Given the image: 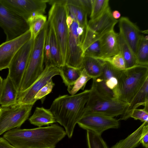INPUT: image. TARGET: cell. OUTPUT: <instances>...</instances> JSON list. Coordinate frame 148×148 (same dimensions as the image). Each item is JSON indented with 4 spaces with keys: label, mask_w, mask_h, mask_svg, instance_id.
<instances>
[{
    "label": "cell",
    "mask_w": 148,
    "mask_h": 148,
    "mask_svg": "<svg viewBox=\"0 0 148 148\" xmlns=\"http://www.w3.org/2000/svg\"><path fill=\"white\" fill-rule=\"evenodd\" d=\"M66 134L57 124L35 128H16L5 133L3 137L16 148H55Z\"/></svg>",
    "instance_id": "1"
},
{
    "label": "cell",
    "mask_w": 148,
    "mask_h": 148,
    "mask_svg": "<svg viewBox=\"0 0 148 148\" xmlns=\"http://www.w3.org/2000/svg\"><path fill=\"white\" fill-rule=\"evenodd\" d=\"M90 90H86L74 95L59 96L53 101L49 110L56 121L64 127L69 138L72 136L75 126L83 116Z\"/></svg>",
    "instance_id": "2"
},
{
    "label": "cell",
    "mask_w": 148,
    "mask_h": 148,
    "mask_svg": "<svg viewBox=\"0 0 148 148\" xmlns=\"http://www.w3.org/2000/svg\"><path fill=\"white\" fill-rule=\"evenodd\" d=\"M148 78V66L137 65L121 70L114 90L116 99L130 104Z\"/></svg>",
    "instance_id": "3"
},
{
    "label": "cell",
    "mask_w": 148,
    "mask_h": 148,
    "mask_svg": "<svg viewBox=\"0 0 148 148\" xmlns=\"http://www.w3.org/2000/svg\"><path fill=\"white\" fill-rule=\"evenodd\" d=\"M48 26L47 21L34 39L28 63L18 90L23 91L29 88L43 72L45 60V45Z\"/></svg>",
    "instance_id": "4"
},
{
    "label": "cell",
    "mask_w": 148,
    "mask_h": 148,
    "mask_svg": "<svg viewBox=\"0 0 148 148\" xmlns=\"http://www.w3.org/2000/svg\"><path fill=\"white\" fill-rule=\"evenodd\" d=\"M52 5L49 12L48 21L54 30L64 65L66 59L69 29L66 20L68 16L66 0H47Z\"/></svg>",
    "instance_id": "5"
},
{
    "label": "cell",
    "mask_w": 148,
    "mask_h": 148,
    "mask_svg": "<svg viewBox=\"0 0 148 148\" xmlns=\"http://www.w3.org/2000/svg\"><path fill=\"white\" fill-rule=\"evenodd\" d=\"M90 90L83 116L90 113H97L114 117L123 115L129 106V104L118 99H110L103 97L96 92L92 86Z\"/></svg>",
    "instance_id": "6"
},
{
    "label": "cell",
    "mask_w": 148,
    "mask_h": 148,
    "mask_svg": "<svg viewBox=\"0 0 148 148\" xmlns=\"http://www.w3.org/2000/svg\"><path fill=\"white\" fill-rule=\"evenodd\" d=\"M118 22L113 17L110 7L99 18L93 21L90 20L80 38L81 45L84 53L91 45L114 30Z\"/></svg>",
    "instance_id": "7"
},
{
    "label": "cell",
    "mask_w": 148,
    "mask_h": 148,
    "mask_svg": "<svg viewBox=\"0 0 148 148\" xmlns=\"http://www.w3.org/2000/svg\"><path fill=\"white\" fill-rule=\"evenodd\" d=\"M33 106L15 104L0 106V135L12 129L20 128L28 119Z\"/></svg>",
    "instance_id": "8"
},
{
    "label": "cell",
    "mask_w": 148,
    "mask_h": 148,
    "mask_svg": "<svg viewBox=\"0 0 148 148\" xmlns=\"http://www.w3.org/2000/svg\"><path fill=\"white\" fill-rule=\"evenodd\" d=\"M0 27L6 35V41L18 37L29 29L24 19L5 6L0 1Z\"/></svg>",
    "instance_id": "9"
},
{
    "label": "cell",
    "mask_w": 148,
    "mask_h": 148,
    "mask_svg": "<svg viewBox=\"0 0 148 148\" xmlns=\"http://www.w3.org/2000/svg\"><path fill=\"white\" fill-rule=\"evenodd\" d=\"M34 39L31 38L16 53L9 66L8 75L18 92L32 48Z\"/></svg>",
    "instance_id": "10"
},
{
    "label": "cell",
    "mask_w": 148,
    "mask_h": 148,
    "mask_svg": "<svg viewBox=\"0 0 148 148\" xmlns=\"http://www.w3.org/2000/svg\"><path fill=\"white\" fill-rule=\"evenodd\" d=\"M60 75L58 67L53 66H45L42 74L27 89L18 92L15 104L34 105L36 101L34 98L37 93L53 77Z\"/></svg>",
    "instance_id": "11"
},
{
    "label": "cell",
    "mask_w": 148,
    "mask_h": 148,
    "mask_svg": "<svg viewBox=\"0 0 148 148\" xmlns=\"http://www.w3.org/2000/svg\"><path fill=\"white\" fill-rule=\"evenodd\" d=\"M79 127L101 135L105 131L111 128H118L119 120L104 115L90 113L83 116L78 122Z\"/></svg>",
    "instance_id": "12"
},
{
    "label": "cell",
    "mask_w": 148,
    "mask_h": 148,
    "mask_svg": "<svg viewBox=\"0 0 148 148\" xmlns=\"http://www.w3.org/2000/svg\"><path fill=\"white\" fill-rule=\"evenodd\" d=\"M78 22L73 21L69 29L67 52L65 65L83 70L84 53L80 44V37L77 32Z\"/></svg>",
    "instance_id": "13"
},
{
    "label": "cell",
    "mask_w": 148,
    "mask_h": 148,
    "mask_svg": "<svg viewBox=\"0 0 148 148\" xmlns=\"http://www.w3.org/2000/svg\"><path fill=\"white\" fill-rule=\"evenodd\" d=\"M5 6L26 21L33 12H45L47 0H0Z\"/></svg>",
    "instance_id": "14"
},
{
    "label": "cell",
    "mask_w": 148,
    "mask_h": 148,
    "mask_svg": "<svg viewBox=\"0 0 148 148\" xmlns=\"http://www.w3.org/2000/svg\"><path fill=\"white\" fill-rule=\"evenodd\" d=\"M31 37V32L29 29L18 37L5 41L0 45V71L8 68L16 53Z\"/></svg>",
    "instance_id": "15"
},
{
    "label": "cell",
    "mask_w": 148,
    "mask_h": 148,
    "mask_svg": "<svg viewBox=\"0 0 148 148\" xmlns=\"http://www.w3.org/2000/svg\"><path fill=\"white\" fill-rule=\"evenodd\" d=\"M119 33L135 55L141 36L138 26L127 17H122L119 20Z\"/></svg>",
    "instance_id": "16"
},
{
    "label": "cell",
    "mask_w": 148,
    "mask_h": 148,
    "mask_svg": "<svg viewBox=\"0 0 148 148\" xmlns=\"http://www.w3.org/2000/svg\"><path fill=\"white\" fill-rule=\"evenodd\" d=\"M148 110V78L134 96L120 119L126 120L130 117L133 111L141 106Z\"/></svg>",
    "instance_id": "17"
},
{
    "label": "cell",
    "mask_w": 148,
    "mask_h": 148,
    "mask_svg": "<svg viewBox=\"0 0 148 148\" xmlns=\"http://www.w3.org/2000/svg\"><path fill=\"white\" fill-rule=\"evenodd\" d=\"M118 34L114 30L100 39L101 54L99 57L95 58L110 57L119 53Z\"/></svg>",
    "instance_id": "18"
},
{
    "label": "cell",
    "mask_w": 148,
    "mask_h": 148,
    "mask_svg": "<svg viewBox=\"0 0 148 148\" xmlns=\"http://www.w3.org/2000/svg\"><path fill=\"white\" fill-rule=\"evenodd\" d=\"M18 91L11 79L8 75L3 80V88L0 99L1 106H8L16 103Z\"/></svg>",
    "instance_id": "19"
},
{
    "label": "cell",
    "mask_w": 148,
    "mask_h": 148,
    "mask_svg": "<svg viewBox=\"0 0 148 148\" xmlns=\"http://www.w3.org/2000/svg\"><path fill=\"white\" fill-rule=\"evenodd\" d=\"M48 22L47 32L50 45L51 65L59 67L64 65L54 30L51 25Z\"/></svg>",
    "instance_id": "20"
},
{
    "label": "cell",
    "mask_w": 148,
    "mask_h": 148,
    "mask_svg": "<svg viewBox=\"0 0 148 148\" xmlns=\"http://www.w3.org/2000/svg\"><path fill=\"white\" fill-rule=\"evenodd\" d=\"M29 120L31 124L38 127L52 124L56 122L53 115L49 109L43 107H36L33 114Z\"/></svg>",
    "instance_id": "21"
},
{
    "label": "cell",
    "mask_w": 148,
    "mask_h": 148,
    "mask_svg": "<svg viewBox=\"0 0 148 148\" xmlns=\"http://www.w3.org/2000/svg\"><path fill=\"white\" fill-rule=\"evenodd\" d=\"M104 62L96 58L88 56H84L82 65L87 74L92 79L99 77L101 74Z\"/></svg>",
    "instance_id": "22"
},
{
    "label": "cell",
    "mask_w": 148,
    "mask_h": 148,
    "mask_svg": "<svg viewBox=\"0 0 148 148\" xmlns=\"http://www.w3.org/2000/svg\"><path fill=\"white\" fill-rule=\"evenodd\" d=\"M104 62L102 72L99 77L103 79L107 86L114 92L117 85L118 79L121 70H118L108 63Z\"/></svg>",
    "instance_id": "23"
},
{
    "label": "cell",
    "mask_w": 148,
    "mask_h": 148,
    "mask_svg": "<svg viewBox=\"0 0 148 148\" xmlns=\"http://www.w3.org/2000/svg\"><path fill=\"white\" fill-rule=\"evenodd\" d=\"M148 123H143L135 131L125 139L121 140L110 148H134L140 144V140L144 125Z\"/></svg>",
    "instance_id": "24"
},
{
    "label": "cell",
    "mask_w": 148,
    "mask_h": 148,
    "mask_svg": "<svg viewBox=\"0 0 148 148\" xmlns=\"http://www.w3.org/2000/svg\"><path fill=\"white\" fill-rule=\"evenodd\" d=\"M118 43L119 52L124 60L126 69L130 68L137 65L135 54L119 33Z\"/></svg>",
    "instance_id": "25"
},
{
    "label": "cell",
    "mask_w": 148,
    "mask_h": 148,
    "mask_svg": "<svg viewBox=\"0 0 148 148\" xmlns=\"http://www.w3.org/2000/svg\"><path fill=\"white\" fill-rule=\"evenodd\" d=\"M60 75L63 83L68 86L72 85L81 75L83 70L75 68L66 65L59 67Z\"/></svg>",
    "instance_id": "26"
},
{
    "label": "cell",
    "mask_w": 148,
    "mask_h": 148,
    "mask_svg": "<svg viewBox=\"0 0 148 148\" xmlns=\"http://www.w3.org/2000/svg\"><path fill=\"white\" fill-rule=\"evenodd\" d=\"M137 65L148 66V36L141 35L135 54Z\"/></svg>",
    "instance_id": "27"
},
{
    "label": "cell",
    "mask_w": 148,
    "mask_h": 148,
    "mask_svg": "<svg viewBox=\"0 0 148 148\" xmlns=\"http://www.w3.org/2000/svg\"><path fill=\"white\" fill-rule=\"evenodd\" d=\"M92 86L103 97L110 99H117L114 91L108 87L104 81L101 78L99 77L93 78Z\"/></svg>",
    "instance_id": "28"
},
{
    "label": "cell",
    "mask_w": 148,
    "mask_h": 148,
    "mask_svg": "<svg viewBox=\"0 0 148 148\" xmlns=\"http://www.w3.org/2000/svg\"><path fill=\"white\" fill-rule=\"evenodd\" d=\"M92 8L90 20H94L100 17L110 7L108 0H91Z\"/></svg>",
    "instance_id": "29"
},
{
    "label": "cell",
    "mask_w": 148,
    "mask_h": 148,
    "mask_svg": "<svg viewBox=\"0 0 148 148\" xmlns=\"http://www.w3.org/2000/svg\"><path fill=\"white\" fill-rule=\"evenodd\" d=\"M92 79L83 69L80 75L71 85L68 86L67 90L71 95H74L80 89L84 90L87 82Z\"/></svg>",
    "instance_id": "30"
},
{
    "label": "cell",
    "mask_w": 148,
    "mask_h": 148,
    "mask_svg": "<svg viewBox=\"0 0 148 148\" xmlns=\"http://www.w3.org/2000/svg\"><path fill=\"white\" fill-rule=\"evenodd\" d=\"M86 135L88 148H108L101 135L90 130H87Z\"/></svg>",
    "instance_id": "31"
},
{
    "label": "cell",
    "mask_w": 148,
    "mask_h": 148,
    "mask_svg": "<svg viewBox=\"0 0 148 148\" xmlns=\"http://www.w3.org/2000/svg\"><path fill=\"white\" fill-rule=\"evenodd\" d=\"M96 58L108 63L118 70H123L126 69L124 60L119 52L111 57Z\"/></svg>",
    "instance_id": "32"
},
{
    "label": "cell",
    "mask_w": 148,
    "mask_h": 148,
    "mask_svg": "<svg viewBox=\"0 0 148 148\" xmlns=\"http://www.w3.org/2000/svg\"><path fill=\"white\" fill-rule=\"evenodd\" d=\"M47 22V17L45 16L29 24L32 36L34 39L43 28Z\"/></svg>",
    "instance_id": "33"
},
{
    "label": "cell",
    "mask_w": 148,
    "mask_h": 148,
    "mask_svg": "<svg viewBox=\"0 0 148 148\" xmlns=\"http://www.w3.org/2000/svg\"><path fill=\"white\" fill-rule=\"evenodd\" d=\"M54 85L52 79H51L37 93L34 97L35 100L37 101L40 99L43 103L46 96L51 92Z\"/></svg>",
    "instance_id": "34"
},
{
    "label": "cell",
    "mask_w": 148,
    "mask_h": 148,
    "mask_svg": "<svg viewBox=\"0 0 148 148\" xmlns=\"http://www.w3.org/2000/svg\"><path fill=\"white\" fill-rule=\"evenodd\" d=\"M101 54L100 39L91 45L85 51L84 56L98 58Z\"/></svg>",
    "instance_id": "35"
},
{
    "label": "cell",
    "mask_w": 148,
    "mask_h": 148,
    "mask_svg": "<svg viewBox=\"0 0 148 148\" xmlns=\"http://www.w3.org/2000/svg\"><path fill=\"white\" fill-rule=\"evenodd\" d=\"M88 15L87 12L80 5L79 1L76 14V18L79 26L82 27L84 29L86 28L88 24Z\"/></svg>",
    "instance_id": "36"
},
{
    "label": "cell",
    "mask_w": 148,
    "mask_h": 148,
    "mask_svg": "<svg viewBox=\"0 0 148 148\" xmlns=\"http://www.w3.org/2000/svg\"><path fill=\"white\" fill-rule=\"evenodd\" d=\"M130 117L136 120H139L142 122L148 123V110L144 108L136 109L133 111Z\"/></svg>",
    "instance_id": "37"
},
{
    "label": "cell",
    "mask_w": 148,
    "mask_h": 148,
    "mask_svg": "<svg viewBox=\"0 0 148 148\" xmlns=\"http://www.w3.org/2000/svg\"><path fill=\"white\" fill-rule=\"evenodd\" d=\"M44 63L45 66H51V54L50 52V45L49 35L48 33L47 30V31L46 36L45 45Z\"/></svg>",
    "instance_id": "38"
},
{
    "label": "cell",
    "mask_w": 148,
    "mask_h": 148,
    "mask_svg": "<svg viewBox=\"0 0 148 148\" xmlns=\"http://www.w3.org/2000/svg\"><path fill=\"white\" fill-rule=\"evenodd\" d=\"M140 143L145 148H148V123L145 124L143 127Z\"/></svg>",
    "instance_id": "39"
},
{
    "label": "cell",
    "mask_w": 148,
    "mask_h": 148,
    "mask_svg": "<svg viewBox=\"0 0 148 148\" xmlns=\"http://www.w3.org/2000/svg\"><path fill=\"white\" fill-rule=\"evenodd\" d=\"M80 5L87 12L88 14H90L92 3L91 0H79Z\"/></svg>",
    "instance_id": "40"
},
{
    "label": "cell",
    "mask_w": 148,
    "mask_h": 148,
    "mask_svg": "<svg viewBox=\"0 0 148 148\" xmlns=\"http://www.w3.org/2000/svg\"><path fill=\"white\" fill-rule=\"evenodd\" d=\"M44 16L43 14L37 12H34L32 14L26 21L29 25L31 23L42 17Z\"/></svg>",
    "instance_id": "41"
},
{
    "label": "cell",
    "mask_w": 148,
    "mask_h": 148,
    "mask_svg": "<svg viewBox=\"0 0 148 148\" xmlns=\"http://www.w3.org/2000/svg\"><path fill=\"white\" fill-rule=\"evenodd\" d=\"M0 148H16L3 137H0Z\"/></svg>",
    "instance_id": "42"
},
{
    "label": "cell",
    "mask_w": 148,
    "mask_h": 148,
    "mask_svg": "<svg viewBox=\"0 0 148 148\" xmlns=\"http://www.w3.org/2000/svg\"><path fill=\"white\" fill-rule=\"evenodd\" d=\"M112 15L113 17L115 19L119 18L121 16V14L119 12L116 10H115L112 12Z\"/></svg>",
    "instance_id": "43"
},
{
    "label": "cell",
    "mask_w": 148,
    "mask_h": 148,
    "mask_svg": "<svg viewBox=\"0 0 148 148\" xmlns=\"http://www.w3.org/2000/svg\"><path fill=\"white\" fill-rule=\"evenodd\" d=\"M73 22V20L72 18L69 16H68L66 18V22L67 25L69 29L72 25Z\"/></svg>",
    "instance_id": "44"
},
{
    "label": "cell",
    "mask_w": 148,
    "mask_h": 148,
    "mask_svg": "<svg viewBox=\"0 0 148 148\" xmlns=\"http://www.w3.org/2000/svg\"><path fill=\"white\" fill-rule=\"evenodd\" d=\"M77 32L78 35L80 37L83 34L84 29L82 27L79 26L77 28Z\"/></svg>",
    "instance_id": "45"
},
{
    "label": "cell",
    "mask_w": 148,
    "mask_h": 148,
    "mask_svg": "<svg viewBox=\"0 0 148 148\" xmlns=\"http://www.w3.org/2000/svg\"><path fill=\"white\" fill-rule=\"evenodd\" d=\"M3 82V79L0 76V99L2 90Z\"/></svg>",
    "instance_id": "46"
}]
</instances>
